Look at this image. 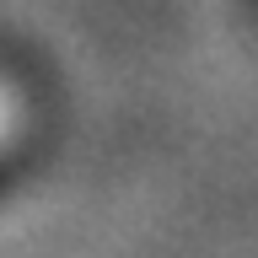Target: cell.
I'll use <instances>...</instances> for the list:
<instances>
[{"label":"cell","mask_w":258,"mask_h":258,"mask_svg":"<svg viewBox=\"0 0 258 258\" xmlns=\"http://www.w3.org/2000/svg\"><path fill=\"white\" fill-rule=\"evenodd\" d=\"M16 118H22V102H16V86L6 76H0V145H6V135L16 129Z\"/></svg>","instance_id":"6da1fadb"}]
</instances>
